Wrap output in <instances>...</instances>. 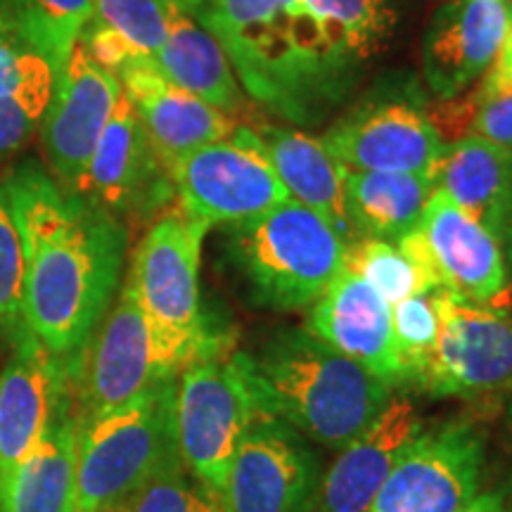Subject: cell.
Wrapping results in <instances>:
<instances>
[{"label":"cell","mask_w":512,"mask_h":512,"mask_svg":"<svg viewBox=\"0 0 512 512\" xmlns=\"http://www.w3.org/2000/svg\"><path fill=\"white\" fill-rule=\"evenodd\" d=\"M3 181L24 242V325L74 382L119 292L126 223L62 188L36 159L12 166Z\"/></svg>","instance_id":"obj_1"},{"label":"cell","mask_w":512,"mask_h":512,"mask_svg":"<svg viewBox=\"0 0 512 512\" xmlns=\"http://www.w3.org/2000/svg\"><path fill=\"white\" fill-rule=\"evenodd\" d=\"M226 50L240 86L264 110L313 124L342 100L356 60L302 0L178 3Z\"/></svg>","instance_id":"obj_2"},{"label":"cell","mask_w":512,"mask_h":512,"mask_svg":"<svg viewBox=\"0 0 512 512\" xmlns=\"http://www.w3.org/2000/svg\"><path fill=\"white\" fill-rule=\"evenodd\" d=\"M256 411L330 448H344L392 401V387L306 330H285L259 354H238Z\"/></svg>","instance_id":"obj_3"},{"label":"cell","mask_w":512,"mask_h":512,"mask_svg":"<svg viewBox=\"0 0 512 512\" xmlns=\"http://www.w3.org/2000/svg\"><path fill=\"white\" fill-rule=\"evenodd\" d=\"M176 389V377H166L119 408L76 420V510H117L181 458Z\"/></svg>","instance_id":"obj_4"},{"label":"cell","mask_w":512,"mask_h":512,"mask_svg":"<svg viewBox=\"0 0 512 512\" xmlns=\"http://www.w3.org/2000/svg\"><path fill=\"white\" fill-rule=\"evenodd\" d=\"M223 247L254 304L297 311L316 304L337 278L347 242L316 211L285 200L252 219L228 223Z\"/></svg>","instance_id":"obj_5"},{"label":"cell","mask_w":512,"mask_h":512,"mask_svg":"<svg viewBox=\"0 0 512 512\" xmlns=\"http://www.w3.org/2000/svg\"><path fill=\"white\" fill-rule=\"evenodd\" d=\"M207 228L181 207L166 209L133 252L126 280L133 285L152 337L162 377H176L197 358L214 354L200 304V256Z\"/></svg>","instance_id":"obj_6"},{"label":"cell","mask_w":512,"mask_h":512,"mask_svg":"<svg viewBox=\"0 0 512 512\" xmlns=\"http://www.w3.org/2000/svg\"><path fill=\"white\" fill-rule=\"evenodd\" d=\"M256 401L238 354L197 358L181 370L176 432L183 465L211 489H226L235 451L256 420Z\"/></svg>","instance_id":"obj_7"},{"label":"cell","mask_w":512,"mask_h":512,"mask_svg":"<svg viewBox=\"0 0 512 512\" xmlns=\"http://www.w3.org/2000/svg\"><path fill=\"white\" fill-rule=\"evenodd\" d=\"M169 171L178 207L207 230L252 219L290 200L249 124L176 159Z\"/></svg>","instance_id":"obj_8"},{"label":"cell","mask_w":512,"mask_h":512,"mask_svg":"<svg viewBox=\"0 0 512 512\" xmlns=\"http://www.w3.org/2000/svg\"><path fill=\"white\" fill-rule=\"evenodd\" d=\"M439 318L437 347L418 387L434 396H479L512 392V318L432 290Z\"/></svg>","instance_id":"obj_9"},{"label":"cell","mask_w":512,"mask_h":512,"mask_svg":"<svg viewBox=\"0 0 512 512\" xmlns=\"http://www.w3.org/2000/svg\"><path fill=\"white\" fill-rule=\"evenodd\" d=\"M482 470V434L451 422L403 451L366 512H458L479 494Z\"/></svg>","instance_id":"obj_10"},{"label":"cell","mask_w":512,"mask_h":512,"mask_svg":"<svg viewBox=\"0 0 512 512\" xmlns=\"http://www.w3.org/2000/svg\"><path fill=\"white\" fill-rule=\"evenodd\" d=\"M320 496V465L297 430L256 415L230 463L226 512H311Z\"/></svg>","instance_id":"obj_11"},{"label":"cell","mask_w":512,"mask_h":512,"mask_svg":"<svg viewBox=\"0 0 512 512\" xmlns=\"http://www.w3.org/2000/svg\"><path fill=\"white\" fill-rule=\"evenodd\" d=\"M79 195L121 223L150 219L176 200L169 169L157 155L126 91H121L102 131Z\"/></svg>","instance_id":"obj_12"},{"label":"cell","mask_w":512,"mask_h":512,"mask_svg":"<svg viewBox=\"0 0 512 512\" xmlns=\"http://www.w3.org/2000/svg\"><path fill=\"white\" fill-rule=\"evenodd\" d=\"M320 143L339 166L358 171L434 174L444 140L408 95H375L323 133Z\"/></svg>","instance_id":"obj_13"},{"label":"cell","mask_w":512,"mask_h":512,"mask_svg":"<svg viewBox=\"0 0 512 512\" xmlns=\"http://www.w3.org/2000/svg\"><path fill=\"white\" fill-rule=\"evenodd\" d=\"M121 91L119 76L76 43L41 124L48 174L62 188L79 192Z\"/></svg>","instance_id":"obj_14"},{"label":"cell","mask_w":512,"mask_h":512,"mask_svg":"<svg viewBox=\"0 0 512 512\" xmlns=\"http://www.w3.org/2000/svg\"><path fill=\"white\" fill-rule=\"evenodd\" d=\"M159 380L166 377L157 370L145 313L133 285L124 280L117 302L93 332L76 366V420H88L119 408Z\"/></svg>","instance_id":"obj_15"},{"label":"cell","mask_w":512,"mask_h":512,"mask_svg":"<svg viewBox=\"0 0 512 512\" xmlns=\"http://www.w3.org/2000/svg\"><path fill=\"white\" fill-rule=\"evenodd\" d=\"M510 29V0L441 5L422 38V79L439 100L465 93L489 72Z\"/></svg>","instance_id":"obj_16"},{"label":"cell","mask_w":512,"mask_h":512,"mask_svg":"<svg viewBox=\"0 0 512 512\" xmlns=\"http://www.w3.org/2000/svg\"><path fill=\"white\" fill-rule=\"evenodd\" d=\"M74 389L69 370L24 328L0 370V486H5L46 432L57 403Z\"/></svg>","instance_id":"obj_17"},{"label":"cell","mask_w":512,"mask_h":512,"mask_svg":"<svg viewBox=\"0 0 512 512\" xmlns=\"http://www.w3.org/2000/svg\"><path fill=\"white\" fill-rule=\"evenodd\" d=\"M420 230L437 264L441 287L465 302L505 311L512 299V278L503 245L463 209L434 190Z\"/></svg>","instance_id":"obj_18"},{"label":"cell","mask_w":512,"mask_h":512,"mask_svg":"<svg viewBox=\"0 0 512 512\" xmlns=\"http://www.w3.org/2000/svg\"><path fill=\"white\" fill-rule=\"evenodd\" d=\"M309 332L389 387L406 384V370L394 337L392 306L347 268L337 273L313 304Z\"/></svg>","instance_id":"obj_19"},{"label":"cell","mask_w":512,"mask_h":512,"mask_svg":"<svg viewBox=\"0 0 512 512\" xmlns=\"http://www.w3.org/2000/svg\"><path fill=\"white\" fill-rule=\"evenodd\" d=\"M117 76L166 169L197 147L230 138L240 126L238 119L166 79L150 57L126 62Z\"/></svg>","instance_id":"obj_20"},{"label":"cell","mask_w":512,"mask_h":512,"mask_svg":"<svg viewBox=\"0 0 512 512\" xmlns=\"http://www.w3.org/2000/svg\"><path fill=\"white\" fill-rule=\"evenodd\" d=\"M422 434L406 399H392L368 430L342 448L320 484V512H366L394 465Z\"/></svg>","instance_id":"obj_21"},{"label":"cell","mask_w":512,"mask_h":512,"mask_svg":"<svg viewBox=\"0 0 512 512\" xmlns=\"http://www.w3.org/2000/svg\"><path fill=\"white\" fill-rule=\"evenodd\" d=\"M249 126L259 136L261 150L290 200L323 216L347 245L361 238L344 202L342 166L325 150L320 138H313L299 128L268 124V121H254Z\"/></svg>","instance_id":"obj_22"},{"label":"cell","mask_w":512,"mask_h":512,"mask_svg":"<svg viewBox=\"0 0 512 512\" xmlns=\"http://www.w3.org/2000/svg\"><path fill=\"white\" fill-rule=\"evenodd\" d=\"M164 10L166 36L155 67L176 86L209 102L216 110L238 119L245 114L247 100L221 43L185 12L176 0H159Z\"/></svg>","instance_id":"obj_23"},{"label":"cell","mask_w":512,"mask_h":512,"mask_svg":"<svg viewBox=\"0 0 512 512\" xmlns=\"http://www.w3.org/2000/svg\"><path fill=\"white\" fill-rule=\"evenodd\" d=\"M74 389L57 403L46 432L0 486V512H79L76 510V413Z\"/></svg>","instance_id":"obj_24"},{"label":"cell","mask_w":512,"mask_h":512,"mask_svg":"<svg viewBox=\"0 0 512 512\" xmlns=\"http://www.w3.org/2000/svg\"><path fill=\"white\" fill-rule=\"evenodd\" d=\"M434 190L463 209L472 221L501 242L512 202V150L477 136H465L444 147Z\"/></svg>","instance_id":"obj_25"},{"label":"cell","mask_w":512,"mask_h":512,"mask_svg":"<svg viewBox=\"0 0 512 512\" xmlns=\"http://www.w3.org/2000/svg\"><path fill=\"white\" fill-rule=\"evenodd\" d=\"M344 202L358 235L396 242L420 228L434 192L432 174L358 171L342 166Z\"/></svg>","instance_id":"obj_26"},{"label":"cell","mask_w":512,"mask_h":512,"mask_svg":"<svg viewBox=\"0 0 512 512\" xmlns=\"http://www.w3.org/2000/svg\"><path fill=\"white\" fill-rule=\"evenodd\" d=\"M67 60L34 0H0V95H55Z\"/></svg>","instance_id":"obj_27"},{"label":"cell","mask_w":512,"mask_h":512,"mask_svg":"<svg viewBox=\"0 0 512 512\" xmlns=\"http://www.w3.org/2000/svg\"><path fill=\"white\" fill-rule=\"evenodd\" d=\"M330 36L361 64L392 36L396 12L384 0H302Z\"/></svg>","instance_id":"obj_28"},{"label":"cell","mask_w":512,"mask_h":512,"mask_svg":"<svg viewBox=\"0 0 512 512\" xmlns=\"http://www.w3.org/2000/svg\"><path fill=\"white\" fill-rule=\"evenodd\" d=\"M344 268L363 278L389 306L420 292H432L425 273L396 242L361 235L344 247Z\"/></svg>","instance_id":"obj_29"},{"label":"cell","mask_w":512,"mask_h":512,"mask_svg":"<svg viewBox=\"0 0 512 512\" xmlns=\"http://www.w3.org/2000/svg\"><path fill=\"white\" fill-rule=\"evenodd\" d=\"M121 512H226L221 491L200 482L183 458L174 460L133 494L119 508Z\"/></svg>","instance_id":"obj_30"},{"label":"cell","mask_w":512,"mask_h":512,"mask_svg":"<svg viewBox=\"0 0 512 512\" xmlns=\"http://www.w3.org/2000/svg\"><path fill=\"white\" fill-rule=\"evenodd\" d=\"M24 328V242L0 178V337L10 344Z\"/></svg>","instance_id":"obj_31"},{"label":"cell","mask_w":512,"mask_h":512,"mask_svg":"<svg viewBox=\"0 0 512 512\" xmlns=\"http://www.w3.org/2000/svg\"><path fill=\"white\" fill-rule=\"evenodd\" d=\"M392 318L396 347H399L403 370H406V384H420L439 335V318L432 292L413 294V297L394 304Z\"/></svg>","instance_id":"obj_32"},{"label":"cell","mask_w":512,"mask_h":512,"mask_svg":"<svg viewBox=\"0 0 512 512\" xmlns=\"http://www.w3.org/2000/svg\"><path fill=\"white\" fill-rule=\"evenodd\" d=\"M93 22L110 29L138 57H155L166 27L159 0H93Z\"/></svg>","instance_id":"obj_33"},{"label":"cell","mask_w":512,"mask_h":512,"mask_svg":"<svg viewBox=\"0 0 512 512\" xmlns=\"http://www.w3.org/2000/svg\"><path fill=\"white\" fill-rule=\"evenodd\" d=\"M53 98L48 93L0 95V159L17 152L41 131Z\"/></svg>","instance_id":"obj_34"},{"label":"cell","mask_w":512,"mask_h":512,"mask_svg":"<svg viewBox=\"0 0 512 512\" xmlns=\"http://www.w3.org/2000/svg\"><path fill=\"white\" fill-rule=\"evenodd\" d=\"M477 110L470 136L512 150V88H498L479 79L475 86Z\"/></svg>","instance_id":"obj_35"},{"label":"cell","mask_w":512,"mask_h":512,"mask_svg":"<svg viewBox=\"0 0 512 512\" xmlns=\"http://www.w3.org/2000/svg\"><path fill=\"white\" fill-rule=\"evenodd\" d=\"M64 53H72L86 24L93 19V0H34Z\"/></svg>","instance_id":"obj_36"},{"label":"cell","mask_w":512,"mask_h":512,"mask_svg":"<svg viewBox=\"0 0 512 512\" xmlns=\"http://www.w3.org/2000/svg\"><path fill=\"white\" fill-rule=\"evenodd\" d=\"M482 79L486 83H491V86L512 88V29L510 34L505 36L501 53H498L494 64H491V69L482 76Z\"/></svg>","instance_id":"obj_37"},{"label":"cell","mask_w":512,"mask_h":512,"mask_svg":"<svg viewBox=\"0 0 512 512\" xmlns=\"http://www.w3.org/2000/svg\"><path fill=\"white\" fill-rule=\"evenodd\" d=\"M505 501H508V484L486 491V494H477L458 512H503Z\"/></svg>","instance_id":"obj_38"},{"label":"cell","mask_w":512,"mask_h":512,"mask_svg":"<svg viewBox=\"0 0 512 512\" xmlns=\"http://www.w3.org/2000/svg\"><path fill=\"white\" fill-rule=\"evenodd\" d=\"M501 245H503V252H505V261H508L510 278H512V202H510V209H508V219H505Z\"/></svg>","instance_id":"obj_39"},{"label":"cell","mask_w":512,"mask_h":512,"mask_svg":"<svg viewBox=\"0 0 512 512\" xmlns=\"http://www.w3.org/2000/svg\"><path fill=\"white\" fill-rule=\"evenodd\" d=\"M503 512H512V482H508V501H505Z\"/></svg>","instance_id":"obj_40"},{"label":"cell","mask_w":512,"mask_h":512,"mask_svg":"<svg viewBox=\"0 0 512 512\" xmlns=\"http://www.w3.org/2000/svg\"><path fill=\"white\" fill-rule=\"evenodd\" d=\"M508 418H510V425H512V401H510V406H508Z\"/></svg>","instance_id":"obj_41"},{"label":"cell","mask_w":512,"mask_h":512,"mask_svg":"<svg viewBox=\"0 0 512 512\" xmlns=\"http://www.w3.org/2000/svg\"><path fill=\"white\" fill-rule=\"evenodd\" d=\"M176 3H185V0H176Z\"/></svg>","instance_id":"obj_42"}]
</instances>
